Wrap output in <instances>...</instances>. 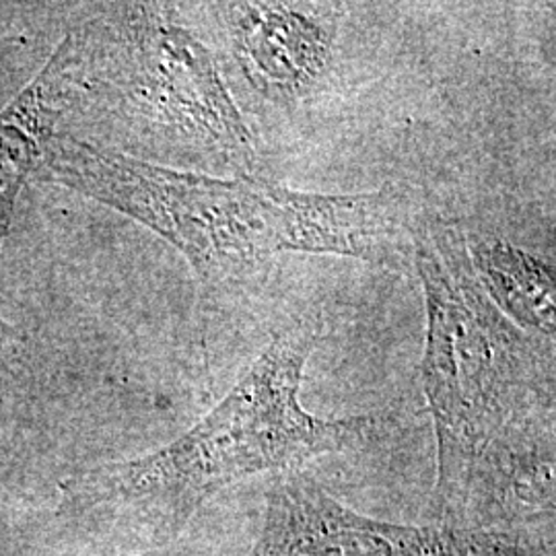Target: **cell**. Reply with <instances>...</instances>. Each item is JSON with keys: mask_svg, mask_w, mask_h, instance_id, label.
<instances>
[{"mask_svg": "<svg viewBox=\"0 0 556 556\" xmlns=\"http://www.w3.org/2000/svg\"><path fill=\"white\" fill-rule=\"evenodd\" d=\"M319 340L316 324L289 326L188 433L155 454L71 480L66 497L83 509L116 507L147 521L153 536H174L233 482L357 447L374 429L371 418H319L301 406L303 371Z\"/></svg>", "mask_w": 556, "mask_h": 556, "instance_id": "1", "label": "cell"}, {"mask_svg": "<svg viewBox=\"0 0 556 556\" xmlns=\"http://www.w3.org/2000/svg\"><path fill=\"white\" fill-rule=\"evenodd\" d=\"M64 40L68 110L79 108L108 139L178 169L254 176V135L178 4H105Z\"/></svg>", "mask_w": 556, "mask_h": 556, "instance_id": "2", "label": "cell"}, {"mask_svg": "<svg viewBox=\"0 0 556 556\" xmlns=\"http://www.w3.org/2000/svg\"><path fill=\"white\" fill-rule=\"evenodd\" d=\"M415 270L427 340L422 388L438 433V497L447 511L472 493L478 457L517 418L553 404V342L505 318L478 282L462 229L429 213Z\"/></svg>", "mask_w": 556, "mask_h": 556, "instance_id": "3", "label": "cell"}, {"mask_svg": "<svg viewBox=\"0 0 556 556\" xmlns=\"http://www.w3.org/2000/svg\"><path fill=\"white\" fill-rule=\"evenodd\" d=\"M48 179L137 220L174 245L206 307L264 280L282 252L275 181L223 178L130 157L56 132L43 153Z\"/></svg>", "mask_w": 556, "mask_h": 556, "instance_id": "4", "label": "cell"}, {"mask_svg": "<svg viewBox=\"0 0 556 556\" xmlns=\"http://www.w3.org/2000/svg\"><path fill=\"white\" fill-rule=\"evenodd\" d=\"M501 542L462 526H394L358 516L312 478H285L250 556H484Z\"/></svg>", "mask_w": 556, "mask_h": 556, "instance_id": "5", "label": "cell"}, {"mask_svg": "<svg viewBox=\"0 0 556 556\" xmlns=\"http://www.w3.org/2000/svg\"><path fill=\"white\" fill-rule=\"evenodd\" d=\"M243 79L264 100L295 105L330 73L342 2H219L211 4Z\"/></svg>", "mask_w": 556, "mask_h": 556, "instance_id": "6", "label": "cell"}, {"mask_svg": "<svg viewBox=\"0 0 556 556\" xmlns=\"http://www.w3.org/2000/svg\"><path fill=\"white\" fill-rule=\"evenodd\" d=\"M282 252L346 256L394 273L415 270L429 213L402 186L361 194H309L277 184Z\"/></svg>", "mask_w": 556, "mask_h": 556, "instance_id": "7", "label": "cell"}, {"mask_svg": "<svg viewBox=\"0 0 556 556\" xmlns=\"http://www.w3.org/2000/svg\"><path fill=\"white\" fill-rule=\"evenodd\" d=\"M68 112V46L62 38L36 79L0 110V252L11 231L21 190L43 161L56 124ZM7 324L0 316V349Z\"/></svg>", "mask_w": 556, "mask_h": 556, "instance_id": "8", "label": "cell"}, {"mask_svg": "<svg viewBox=\"0 0 556 556\" xmlns=\"http://www.w3.org/2000/svg\"><path fill=\"white\" fill-rule=\"evenodd\" d=\"M478 282L505 318L530 337L555 340V268L498 238H466Z\"/></svg>", "mask_w": 556, "mask_h": 556, "instance_id": "9", "label": "cell"}]
</instances>
